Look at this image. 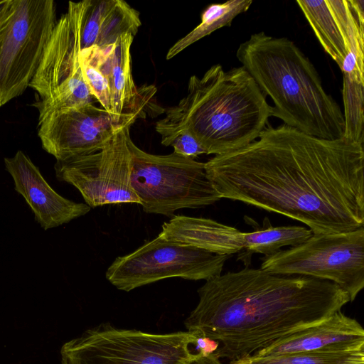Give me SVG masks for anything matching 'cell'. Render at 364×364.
I'll list each match as a JSON object with an SVG mask.
<instances>
[{
  "label": "cell",
  "instance_id": "obj_24",
  "mask_svg": "<svg viewBox=\"0 0 364 364\" xmlns=\"http://www.w3.org/2000/svg\"><path fill=\"white\" fill-rule=\"evenodd\" d=\"M2 0H0V2Z\"/></svg>",
  "mask_w": 364,
  "mask_h": 364
},
{
  "label": "cell",
  "instance_id": "obj_7",
  "mask_svg": "<svg viewBox=\"0 0 364 364\" xmlns=\"http://www.w3.org/2000/svg\"><path fill=\"white\" fill-rule=\"evenodd\" d=\"M262 259V270L331 282L344 290L353 301L364 287V228L313 234L297 246Z\"/></svg>",
  "mask_w": 364,
  "mask_h": 364
},
{
  "label": "cell",
  "instance_id": "obj_9",
  "mask_svg": "<svg viewBox=\"0 0 364 364\" xmlns=\"http://www.w3.org/2000/svg\"><path fill=\"white\" fill-rule=\"evenodd\" d=\"M230 256L158 235L134 252L117 257L107 268L105 277L124 291L171 277L206 281L221 274Z\"/></svg>",
  "mask_w": 364,
  "mask_h": 364
},
{
  "label": "cell",
  "instance_id": "obj_1",
  "mask_svg": "<svg viewBox=\"0 0 364 364\" xmlns=\"http://www.w3.org/2000/svg\"><path fill=\"white\" fill-rule=\"evenodd\" d=\"M363 144L316 138L284 124L205 163L220 198L285 215L313 234L363 227Z\"/></svg>",
  "mask_w": 364,
  "mask_h": 364
},
{
  "label": "cell",
  "instance_id": "obj_18",
  "mask_svg": "<svg viewBox=\"0 0 364 364\" xmlns=\"http://www.w3.org/2000/svg\"><path fill=\"white\" fill-rule=\"evenodd\" d=\"M159 235L218 255H231L244 247V232L203 218L173 215L162 225Z\"/></svg>",
  "mask_w": 364,
  "mask_h": 364
},
{
  "label": "cell",
  "instance_id": "obj_14",
  "mask_svg": "<svg viewBox=\"0 0 364 364\" xmlns=\"http://www.w3.org/2000/svg\"><path fill=\"white\" fill-rule=\"evenodd\" d=\"M324 50L338 64L364 45L363 0H297Z\"/></svg>",
  "mask_w": 364,
  "mask_h": 364
},
{
  "label": "cell",
  "instance_id": "obj_8",
  "mask_svg": "<svg viewBox=\"0 0 364 364\" xmlns=\"http://www.w3.org/2000/svg\"><path fill=\"white\" fill-rule=\"evenodd\" d=\"M55 23L54 1L14 0L0 28V107L29 86Z\"/></svg>",
  "mask_w": 364,
  "mask_h": 364
},
{
  "label": "cell",
  "instance_id": "obj_15",
  "mask_svg": "<svg viewBox=\"0 0 364 364\" xmlns=\"http://www.w3.org/2000/svg\"><path fill=\"white\" fill-rule=\"evenodd\" d=\"M15 191L25 199L36 222L45 230L58 227L86 215L90 207L58 194L42 176L39 168L22 151L4 158Z\"/></svg>",
  "mask_w": 364,
  "mask_h": 364
},
{
  "label": "cell",
  "instance_id": "obj_16",
  "mask_svg": "<svg viewBox=\"0 0 364 364\" xmlns=\"http://www.w3.org/2000/svg\"><path fill=\"white\" fill-rule=\"evenodd\" d=\"M364 349V330L341 311L305 330L295 333L252 356L272 357L323 350Z\"/></svg>",
  "mask_w": 364,
  "mask_h": 364
},
{
  "label": "cell",
  "instance_id": "obj_3",
  "mask_svg": "<svg viewBox=\"0 0 364 364\" xmlns=\"http://www.w3.org/2000/svg\"><path fill=\"white\" fill-rule=\"evenodd\" d=\"M186 95L156 123L161 144L178 133L194 136L206 154L223 155L256 140L272 116V107L242 67L211 66L201 77L192 75Z\"/></svg>",
  "mask_w": 364,
  "mask_h": 364
},
{
  "label": "cell",
  "instance_id": "obj_23",
  "mask_svg": "<svg viewBox=\"0 0 364 364\" xmlns=\"http://www.w3.org/2000/svg\"><path fill=\"white\" fill-rule=\"evenodd\" d=\"M14 0H2L0 2V28L10 16L13 9Z\"/></svg>",
  "mask_w": 364,
  "mask_h": 364
},
{
  "label": "cell",
  "instance_id": "obj_6",
  "mask_svg": "<svg viewBox=\"0 0 364 364\" xmlns=\"http://www.w3.org/2000/svg\"><path fill=\"white\" fill-rule=\"evenodd\" d=\"M131 186L146 213L173 216L182 208H203L221 198L209 181L205 163L178 155H156L128 137Z\"/></svg>",
  "mask_w": 364,
  "mask_h": 364
},
{
  "label": "cell",
  "instance_id": "obj_13",
  "mask_svg": "<svg viewBox=\"0 0 364 364\" xmlns=\"http://www.w3.org/2000/svg\"><path fill=\"white\" fill-rule=\"evenodd\" d=\"M43 149L56 161L90 154L102 149L122 128L105 109L85 105L55 110L38 120Z\"/></svg>",
  "mask_w": 364,
  "mask_h": 364
},
{
  "label": "cell",
  "instance_id": "obj_21",
  "mask_svg": "<svg viewBox=\"0 0 364 364\" xmlns=\"http://www.w3.org/2000/svg\"><path fill=\"white\" fill-rule=\"evenodd\" d=\"M228 364H364V349L314 350L272 357L250 356Z\"/></svg>",
  "mask_w": 364,
  "mask_h": 364
},
{
  "label": "cell",
  "instance_id": "obj_10",
  "mask_svg": "<svg viewBox=\"0 0 364 364\" xmlns=\"http://www.w3.org/2000/svg\"><path fill=\"white\" fill-rule=\"evenodd\" d=\"M77 2H68V11L56 21L40 65L29 87L39 95L34 103L38 120L58 109L92 102L79 63Z\"/></svg>",
  "mask_w": 364,
  "mask_h": 364
},
{
  "label": "cell",
  "instance_id": "obj_2",
  "mask_svg": "<svg viewBox=\"0 0 364 364\" xmlns=\"http://www.w3.org/2000/svg\"><path fill=\"white\" fill-rule=\"evenodd\" d=\"M198 293L185 326L218 342L215 356L230 363L324 321L350 301L331 282L248 267L206 280Z\"/></svg>",
  "mask_w": 364,
  "mask_h": 364
},
{
  "label": "cell",
  "instance_id": "obj_11",
  "mask_svg": "<svg viewBox=\"0 0 364 364\" xmlns=\"http://www.w3.org/2000/svg\"><path fill=\"white\" fill-rule=\"evenodd\" d=\"M130 127L122 128L97 151L56 161L54 169L57 179L75 186L90 208L140 204L131 186Z\"/></svg>",
  "mask_w": 364,
  "mask_h": 364
},
{
  "label": "cell",
  "instance_id": "obj_22",
  "mask_svg": "<svg viewBox=\"0 0 364 364\" xmlns=\"http://www.w3.org/2000/svg\"><path fill=\"white\" fill-rule=\"evenodd\" d=\"M167 146H173L174 153L193 159L199 155L206 154L199 142L186 131H182L176 134Z\"/></svg>",
  "mask_w": 364,
  "mask_h": 364
},
{
  "label": "cell",
  "instance_id": "obj_5",
  "mask_svg": "<svg viewBox=\"0 0 364 364\" xmlns=\"http://www.w3.org/2000/svg\"><path fill=\"white\" fill-rule=\"evenodd\" d=\"M191 331L157 334L102 323L61 348L62 364H208Z\"/></svg>",
  "mask_w": 364,
  "mask_h": 364
},
{
  "label": "cell",
  "instance_id": "obj_19",
  "mask_svg": "<svg viewBox=\"0 0 364 364\" xmlns=\"http://www.w3.org/2000/svg\"><path fill=\"white\" fill-rule=\"evenodd\" d=\"M252 0H229L223 4L208 5L201 14L200 23L185 36L176 41L168 50L170 60L189 46L224 26H230L233 19L247 11Z\"/></svg>",
  "mask_w": 364,
  "mask_h": 364
},
{
  "label": "cell",
  "instance_id": "obj_4",
  "mask_svg": "<svg viewBox=\"0 0 364 364\" xmlns=\"http://www.w3.org/2000/svg\"><path fill=\"white\" fill-rule=\"evenodd\" d=\"M236 56L265 96L272 100L273 117L316 138L344 136L340 106L326 92L316 68L293 41L261 31L242 43Z\"/></svg>",
  "mask_w": 364,
  "mask_h": 364
},
{
  "label": "cell",
  "instance_id": "obj_17",
  "mask_svg": "<svg viewBox=\"0 0 364 364\" xmlns=\"http://www.w3.org/2000/svg\"><path fill=\"white\" fill-rule=\"evenodd\" d=\"M141 25L139 12L123 0L77 2V33L81 50L112 44L126 34L134 36Z\"/></svg>",
  "mask_w": 364,
  "mask_h": 364
},
{
  "label": "cell",
  "instance_id": "obj_20",
  "mask_svg": "<svg viewBox=\"0 0 364 364\" xmlns=\"http://www.w3.org/2000/svg\"><path fill=\"white\" fill-rule=\"evenodd\" d=\"M313 232L311 230L300 225H283L244 232V247L248 253L262 254L271 256L285 246L295 247L307 239Z\"/></svg>",
  "mask_w": 364,
  "mask_h": 364
},
{
  "label": "cell",
  "instance_id": "obj_12",
  "mask_svg": "<svg viewBox=\"0 0 364 364\" xmlns=\"http://www.w3.org/2000/svg\"><path fill=\"white\" fill-rule=\"evenodd\" d=\"M134 36L126 34L105 46L82 49L79 63L84 80L92 97L119 122L132 124L140 117L156 88L139 91L131 69V46Z\"/></svg>",
  "mask_w": 364,
  "mask_h": 364
}]
</instances>
